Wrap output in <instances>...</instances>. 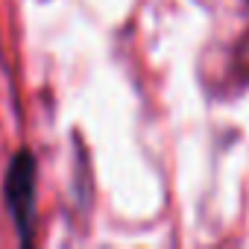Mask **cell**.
Segmentation results:
<instances>
[{"label": "cell", "mask_w": 249, "mask_h": 249, "mask_svg": "<svg viewBox=\"0 0 249 249\" xmlns=\"http://www.w3.org/2000/svg\"><path fill=\"white\" fill-rule=\"evenodd\" d=\"M6 208L21 231V240H30L33 214H36V159L30 150H18L9 161L6 182H3Z\"/></svg>", "instance_id": "obj_1"}]
</instances>
